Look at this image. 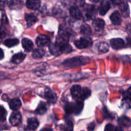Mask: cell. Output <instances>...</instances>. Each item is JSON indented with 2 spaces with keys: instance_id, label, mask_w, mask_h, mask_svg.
<instances>
[{
  "instance_id": "7c38bea8",
  "label": "cell",
  "mask_w": 131,
  "mask_h": 131,
  "mask_svg": "<svg viewBox=\"0 0 131 131\" xmlns=\"http://www.w3.org/2000/svg\"><path fill=\"white\" fill-rule=\"evenodd\" d=\"M69 14L71 16L75 19H81L82 18V14L80 10L75 6H73L69 8Z\"/></svg>"
},
{
  "instance_id": "836d02e7",
  "label": "cell",
  "mask_w": 131,
  "mask_h": 131,
  "mask_svg": "<svg viewBox=\"0 0 131 131\" xmlns=\"http://www.w3.org/2000/svg\"><path fill=\"white\" fill-rule=\"evenodd\" d=\"M75 3L78 6H83L85 5V0H75Z\"/></svg>"
},
{
  "instance_id": "44dd1931",
  "label": "cell",
  "mask_w": 131,
  "mask_h": 131,
  "mask_svg": "<svg viewBox=\"0 0 131 131\" xmlns=\"http://www.w3.org/2000/svg\"><path fill=\"white\" fill-rule=\"evenodd\" d=\"M9 106H10L11 110H14V111H17V110H18L21 107V101L19 99H13L9 102Z\"/></svg>"
},
{
  "instance_id": "ba28073f",
  "label": "cell",
  "mask_w": 131,
  "mask_h": 131,
  "mask_svg": "<svg viewBox=\"0 0 131 131\" xmlns=\"http://www.w3.org/2000/svg\"><path fill=\"white\" fill-rule=\"evenodd\" d=\"M110 46L114 49H120L125 47V42L121 38H113L110 40Z\"/></svg>"
},
{
  "instance_id": "2e32d148",
  "label": "cell",
  "mask_w": 131,
  "mask_h": 131,
  "mask_svg": "<svg viewBox=\"0 0 131 131\" xmlns=\"http://www.w3.org/2000/svg\"><path fill=\"white\" fill-rule=\"evenodd\" d=\"M92 26L96 31H100L104 29L105 26V22L101 19H95L92 21Z\"/></svg>"
},
{
  "instance_id": "1f68e13d",
  "label": "cell",
  "mask_w": 131,
  "mask_h": 131,
  "mask_svg": "<svg viewBox=\"0 0 131 131\" xmlns=\"http://www.w3.org/2000/svg\"><path fill=\"white\" fill-rule=\"evenodd\" d=\"M103 114H104V116H105V118H113V116H112V115L108 111V110H107L105 107H104L103 109Z\"/></svg>"
},
{
  "instance_id": "9c48e42d",
  "label": "cell",
  "mask_w": 131,
  "mask_h": 131,
  "mask_svg": "<svg viewBox=\"0 0 131 131\" xmlns=\"http://www.w3.org/2000/svg\"><path fill=\"white\" fill-rule=\"evenodd\" d=\"M118 6H119V10H120L121 12L123 17H127L129 16L130 10L129 8H128V4L127 3L126 1H125L124 0H122V1L119 3V5H118Z\"/></svg>"
},
{
  "instance_id": "8d00e7d4",
  "label": "cell",
  "mask_w": 131,
  "mask_h": 131,
  "mask_svg": "<svg viewBox=\"0 0 131 131\" xmlns=\"http://www.w3.org/2000/svg\"><path fill=\"white\" fill-rule=\"evenodd\" d=\"M1 22H2V23H4V24H6V23H8L7 17H6L5 15H3L2 19H1Z\"/></svg>"
},
{
  "instance_id": "7402d4cb",
  "label": "cell",
  "mask_w": 131,
  "mask_h": 131,
  "mask_svg": "<svg viewBox=\"0 0 131 131\" xmlns=\"http://www.w3.org/2000/svg\"><path fill=\"white\" fill-rule=\"evenodd\" d=\"M48 109V106L47 104L44 102H41L39 104L38 107L36 109L35 112L38 115H44L47 111Z\"/></svg>"
},
{
  "instance_id": "f1b7e54d",
  "label": "cell",
  "mask_w": 131,
  "mask_h": 131,
  "mask_svg": "<svg viewBox=\"0 0 131 131\" xmlns=\"http://www.w3.org/2000/svg\"><path fill=\"white\" fill-rule=\"evenodd\" d=\"M121 106L125 109L131 108V98L130 97H126L123 99L121 101Z\"/></svg>"
},
{
  "instance_id": "4dcf8cb0",
  "label": "cell",
  "mask_w": 131,
  "mask_h": 131,
  "mask_svg": "<svg viewBox=\"0 0 131 131\" xmlns=\"http://www.w3.org/2000/svg\"><path fill=\"white\" fill-rule=\"evenodd\" d=\"M6 115H7V112H6V110L3 106H0V122H3L5 121Z\"/></svg>"
},
{
  "instance_id": "7a4b0ae2",
  "label": "cell",
  "mask_w": 131,
  "mask_h": 131,
  "mask_svg": "<svg viewBox=\"0 0 131 131\" xmlns=\"http://www.w3.org/2000/svg\"><path fill=\"white\" fill-rule=\"evenodd\" d=\"M83 104L82 101H77L74 103H69L65 107V111L67 114H76L78 115L82 111Z\"/></svg>"
},
{
  "instance_id": "7bdbcfd3",
  "label": "cell",
  "mask_w": 131,
  "mask_h": 131,
  "mask_svg": "<svg viewBox=\"0 0 131 131\" xmlns=\"http://www.w3.org/2000/svg\"><path fill=\"white\" fill-rule=\"evenodd\" d=\"M91 1H92V2H95V3H97V2H99V1H100V0H91Z\"/></svg>"
},
{
  "instance_id": "3957f363",
  "label": "cell",
  "mask_w": 131,
  "mask_h": 131,
  "mask_svg": "<svg viewBox=\"0 0 131 131\" xmlns=\"http://www.w3.org/2000/svg\"><path fill=\"white\" fill-rule=\"evenodd\" d=\"M74 44L77 48L82 49L87 48L89 46H91L92 45V41L89 38H81L77 40L74 41Z\"/></svg>"
},
{
  "instance_id": "d6986e66",
  "label": "cell",
  "mask_w": 131,
  "mask_h": 131,
  "mask_svg": "<svg viewBox=\"0 0 131 131\" xmlns=\"http://www.w3.org/2000/svg\"><path fill=\"white\" fill-rule=\"evenodd\" d=\"M81 91L82 88L79 85H74L71 88V93L72 97L74 99H79L80 96L81 94Z\"/></svg>"
},
{
  "instance_id": "ac0fdd59",
  "label": "cell",
  "mask_w": 131,
  "mask_h": 131,
  "mask_svg": "<svg viewBox=\"0 0 131 131\" xmlns=\"http://www.w3.org/2000/svg\"><path fill=\"white\" fill-rule=\"evenodd\" d=\"M22 46H23V48L25 49L26 51H32L33 49V43L32 40H30L28 38H23L22 40Z\"/></svg>"
},
{
  "instance_id": "8992f818",
  "label": "cell",
  "mask_w": 131,
  "mask_h": 131,
  "mask_svg": "<svg viewBox=\"0 0 131 131\" xmlns=\"http://www.w3.org/2000/svg\"><path fill=\"white\" fill-rule=\"evenodd\" d=\"M36 43L39 47H44L50 43V39L48 36L44 35H40L36 39Z\"/></svg>"
},
{
  "instance_id": "484cf974",
  "label": "cell",
  "mask_w": 131,
  "mask_h": 131,
  "mask_svg": "<svg viewBox=\"0 0 131 131\" xmlns=\"http://www.w3.org/2000/svg\"><path fill=\"white\" fill-rule=\"evenodd\" d=\"M19 43V40L17 38H9L4 42V44L8 47H12L17 46Z\"/></svg>"
},
{
  "instance_id": "e575fe53",
  "label": "cell",
  "mask_w": 131,
  "mask_h": 131,
  "mask_svg": "<svg viewBox=\"0 0 131 131\" xmlns=\"http://www.w3.org/2000/svg\"><path fill=\"white\" fill-rule=\"evenodd\" d=\"M115 130V128L114 127V126H113L112 124H107L105 128V130L110 131V130Z\"/></svg>"
},
{
  "instance_id": "cb8c5ba5",
  "label": "cell",
  "mask_w": 131,
  "mask_h": 131,
  "mask_svg": "<svg viewBox=\"0 0 131 131\" xmlns=\"http://www.w3.org/2000/svg\"><path fill=\"white\" fill-rule=\"evenodd\" d=\"M46 53V51L43 49H36L33 51L32 53V57L35 59H39L41 58L42 56Z\"/></svg>"
},
{
  "instance_id": "5b68a950",
  "label": "cell",
  "mask_w": 131,
  "mask_h": 131,
  "mask_svg": "<svg viewBox=\"0 0 131 131\" xmlns=\"http://www.w3.org/2000/svg\"><path fill=\"white\" fill-rule=\"evenodd\" d=\"M22 120L21 115L18 111H14L11 114L10 116V123L13 126H17L21 123Z\"/></svg>"
},
{
  "instance_id": "b9f144b4",
  "label": "cell",
  "mask_w": 131,
  "mask_h": 131,
  "mask_svg": "<svg viewBox=\"0 0 131 131\" xmlns=\"http://www.w3.org/2000/svg\"><path fill=\"white\" fill-rule=\"evenodd\" d=\"M127 94H128V95L131 98V86L128 88V90H127Z\"/></svg>"
},
{
  "instance_id": "e0dca14e",
  "label": "cell",
  "mask_w": 131,
  "mask_h": 131,
  "mask_svg": "<svg viewBox=\"0 0 131 131\" xmlns=\"http://www.w3.org/2000/svg\"><path fill=\"white\" fill-rule=\"evenodd\" d=\"M25 20L26 21L27 25L28 26H32V25L36 23L38 20L37 17L35 15H33V14H27L25 15Z\"/></svg>"
},
{
  "instance_id": "ab89813d",
  "label": "cell",
  "mask_w": 131,
  "mask_h": 131,
  "mask_svg": "<svg viewBox=\"0 0 131 131\" xmlns=\"http://www.w3.org/2000/svg\"><path fill=\"white\" fill-rule=\"evenodd\" d=\"M4 58V52L0 48V60H2Z\"/></svg>"
},
{
  "instance_id": "52a82bcc",
  "label": "cell",
  "mask_w": 131,
  "mask_h": 131,
  "mask_svg": "<svg viewBox=\"0 0 131 131\" xmlns=\"http://www.w3.org/2000/svg\"><path fill=\"white\" fill-rule=\"evenodd\" d=\"M44 97L48 102L51 104H54L56 102L57 97V95L50 88H46L44 91Z\"/></svg>"
},
{
  "instance_id": "d590c367",
  "label": "cell",
  "mask_w": 131,
  "mask_h": 131,
  "mask_svg": "<svg viewBox=\"0 0 131 131\" xmlns=\"http://www.w3.org/2000/svg\"><path fill=\"white\" fill-rule=\"evenodd\" d=\"M6 35V32H5V29L2 28H0V38H3Z\"/></svg>"
},
{
  "instance_id": "f546056e",
  "label": "cell",
  "mask_w": 131,
  "mask_h": 131,
  "mask_svg": "<svg viewBox=\"0 0 131 131\" xmlns=\"http://www.w3.org/2000/svg\"><path fill=\"white\" fill-rule=\"evenodd\" d=\"M109 45L106 42H101L98 46V51L100 52L104 53L109 51Z\"/></svg>"
},
{
  "instance_id": "60d3db41",
  "label": "cell",
  "mask_w": 131,
  "mask_h": 131,
  "mask_svg": "<svg viewBox=\"0 0 131 131\" xmlns=\"http://www.w3.org/2000/svg\"><path fill=\"white\" fill-rule=\"evenodd\" d=\"M127 29L128 31V32H130L131 33V24H128L127 26Z\"/></svg>"
},
{
  "instance_id": "d6a6232c",
  "label": "cell",
  "mask_w": 131,
  "mask_h": 131,
  "mask_svg": "<svg viewBox=\"0 0 131 131\" xmlns=\"http://www.w3.org/2000/svg\"><path fill=\"white\" fill-rule=\"evenodd\" d=\"M8 4L7 0H0V10H3Z\"/></svg>"
},
{
  "instance_id": "8fae6325",
  "label": "cell",
  "mask_w": 131,
  "mask_h": 131,
  "mask_svg": "<svg viewBox=\"0 0 131 131\" xmlns=\"http://www.w3.org/2000/svg\"><path fill=\"white\" fill-rule=\"evenodd\" d=\"M110 8V3L107 0H103L99 6V13L100 15H104L105 14H107Z\"/></svg>"
},
{
  "instance_id": "603a6c76",
  "label": "cell",
  "mask_w": 131,
  "mask_h": 131,
  "mask_svg": "<svg viewBox=\"0 0 131 131\" xmlns=\"http://www.w3.org/2000/svg\"><path fill=\"white\" fill-rule=\"evenodd\" d=\"M118 124H119L120 127H128L130 126L131 121L129 118L125 116H123L118 119Z\"/></svg>"
},
{
  "instance_id": "5bb4252c",
  "label": "cell",
  "mask_w": 131,
  "mask_h": 131,
  "mask_svg": "<svg viewBox=\"0 0 131 131\" xmlns=\"http://www.w3.org/2000/svg\"><path fill=\"white\" fill-rule=\"evenodd\" d=\"M39 125L38 120L35 118H31L28 120L27 129L30 130H35L37 129Z\"/></svg>"
},
{
  "instance_id": "30bf717a",
  "label": "cell",
  "mask_w": 131,
  "mask_h": 131,
  "mask_svg": "<svg viewBox=\"0 0 131 131\" xmlns=\"http://www.w3.org/2000/svg\"><path fill=\"white\" fill-rule=\"evenodd\" d=\"M49 49H50V52H51V54L54 55V56H58V55L62 53L60 45L57 42L50 44Z\"/></svg>"
},
{
  "instance_id": "74e56055",
  "label": "cell",
  "mask_w": 131,
  "mask_h": 131,
  "mask_svg": "<svg viewBox=\"0 0 131 131\" xmlns=\"http://www.w3.org/2000/svg\"><path fill=\"white\" fill-rule=\"evenodd\" d=\"M95 129V124L94 123H91L89 125L88 127H87V130H92Z\"/></svg>"
},
{
  "instance_id": "f35d334b",
  "label": "cell",
  "mask_w": 131,
  "mask_h": 131,
  "mask_svg": "<svg viewBox=\"0 0 131 131\" xmlns=\"http://www.w3.org/2000/svg\"><path fill=\"white\" fill-rule=\"evenodd\" d=\"M110 1H112V3H113L114 5H119V3H120L121 1H122V0H110Z\"/></svg>"
},
{
  "instance_id": "6da1fadb",
  "label": "cell",
  "mask_w": 131,
  "mask_h": 131,
  "mask_svg": "<svg viewBox=\"0 0 131 131\" xmlns=\"http://www.w3.org/2000/svg\"><path fill=\"white\" fill-rule=\"evenodd\" d=\"M89 58L85 57V56H78V57H74L65 60L63 64L66 67H78L80 66V65H86L89 62Z\"/></svg>"
},
{
  "instance_id": "4fadbf2b",
  "label": "cell",
  "mask_w": 131,
  "mask_h": 131,
  "mask_svg": "<svg viewBox=\"0 0 131 131\" xmlns=\"http://www.w3.org/2000/svg\"><path fill=\"white\" fill-rule=\"evenodd\" d=\"M26 6L31 10H37L41 6V0H27Z\"/></svg>"
},
{
  "instance_id": "4316f807",
  "label": "cell",
  "mask_w": 131,
  "mask_h": 131,
  "mask_svg": "<svg viewBox=\"0 0 131 131\" xmlns=\"http://www.w3.org/2000/svg\"><path fill=\"white\" fill-rule=\"evenodd\" d=\"M9 6L11 9H20L22 6L20 0H10Z\"/></svg>"
},
{
  "instance_id": "d4e9b609",
  "label": "cell",
  "mask_w": 131,
  "mask_h": 131,
  "mask_svg": "<svg viewBox=\"0 0 131 131\" xmlns=\"http://www.w3.org/2000/svg\"><path fill=\"white\" fill-rule=\"evenodd\" d=\"M91 90L89 89L88 88H82V91H81V94L80 96V101H83L86 99H87L90 95H91Z\"/></svg>"
},
{
  "instance_id": "ffe728a7",
  "label": "cell",
  "mask_w": 131,
  "mask_h": 131,
  "mask_svg": "<svg viewBox=\"0 0 131 131\" xmlns=\"http://www.w3.org/2000/svg\"><path fill=\"white\" fill-rule=\"evenodd\" d=\"M26 57V55L23 52H19L14 54L12 58V61L15 64H19L23 62Z\"/></svg>"
},
{
  "instance_id": "83f0119b",
  "label": "cell",
  "mask_w": 131,
  "mask_h": 131,
  "mask_svg": "<svg viewBox=\"0 0 131 131\" xmlns=\"http://www.w3.org/2000/svg\"><path fill=\"white\" fill-rule=\"evenodd\" d=\"M80 33L84 35H89L91 33V28L87 24H82L80 27Z\"/></svg>"
},
{
  "instance_id": "277c9868",
  "label": "cell",
  "mask_w": 131,
  "mask_h": 131,
  "mask_svg": "<svg viewBox=\"0 0 131 131\" xmlns=\"http://www.w3.org/2000/svg\"><path fill=\"white\" fill-rule=\"evenodd\" d=\"M84 12V17L86 20H89L92 19L95 16L96 13V8L93 5H87L86 7L83 9Z\"/></svg>"
},
{
  "instance_id": "9a60e30c",
  "label": "cell",
  "mask_w": 131,
  "mask_h": 131,
  "mask_svg": "<svg viewBox=\"0 0 131 131\" xmlns=\"http://www.w3.org/2000/svg\"><path fill=\"white\" fill-rule=\"evenodd\" d=\"M110 20L114 25H119L122 21L121 14L118 11H115L110 15Z\"/></svg>"
}]
</instances>
